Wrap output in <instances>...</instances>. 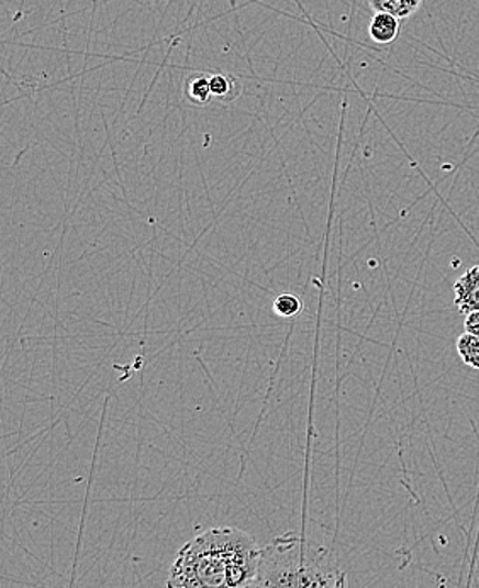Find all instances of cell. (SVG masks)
<instances>
[{
  "mask_svg": "<svg viewBox=\"0 0 479 588\" xmlns=\"http://www.w3.org/2000/svg\"><path fill=\"white\" fill-rule=\"evenodd\" d=\"M260 551L242 529H208L180 547L167 588H244L259 574Z\"/></svg>",
  "mask_w": 479,
  "mask_h": 588,
  "instance_id": "6da1fadb",
  "label": "cell"
},
{
  "mask_svg": "<svg viewBox=\"0 0 479 588\" xmlns=\"http://www.w3.org/2000/svg\"><path fill=\"white\" fill-rule=\"evenodd\" d=\"M257 578L264 588H348L332 550L297 531L263 547Z\"/></svg>",
  "mask_w": 479,
  "mask_h": 588,
  "instance_id": "7a4b0ae2",
  "label": "cell"
},
{
  "mask_svg": "<svg viewBox=\"0 0 479 588\" xmlns=\"http://www.w3.org/2000/svg\"><path fill=\"white\" fill-rule=\"evenodd\" d=\"M454 304L463 315L479 310V266L469 267L454 285Z\"/></svg>",
  "mask_w": 479,
  "mask_h": 588,
  "instance_id": "3957f363",
  "label": "cell"
},
{
  "mask_svg": "<svg viewBox=\"0 0 479 588\" xmlns=\"http://www.w3.org/2000/svg\"><path fill=\"white\" fill-rule=\"evenodd\" d=\"M211 74H204V71H192L183 80V98L186 101L191 102L192 106H208L213 101V95H211Z\"/></svg>",
  "mask_w": 479,
  "mask_h": 588,
  "instance_id": "277c9868",
  "label": "cell"
},
{
  "mask_svg": "<svg viewBox=\"0 0 479 588\" xmlns=\"http://www.w3.org/2000/svg\"><path fill=\"white\" fill-rule=\"evenodd\" d=\"M401 20L386 12H376L369 23V36L378 45H390L400 36Z\"/></svg>",
  "mask_w": 479,
  "mask_h": 588,
  "instance_id": "5b68a950",
  "label": "cell"
},
{
  "mask_svg": "<svg viewBox=\"0 0 479 588\" xmlns=\"http://www.w3.org/2000/svg\"><path fill=\"white\" fill-rule=\"evenodd\" d=\"M211 95L220 102H232L242 95V82L232 74H211Z\"/></svg>",
  "mask_w": 479,
  "mask_h": 588,
  "instance_id": "8992f818",
  "label": "cell"
},
{
  "mask_svg": "<svg viewBox=\"0 0 479 588\" xmlns=\"http://www.w3.org/2000/svg\"><path fill=\"white\" fill-rule=\"evenodd\" d=\"M367 2L376 12H386L398 20H406L419 11L423 0H367Z\"/></svg>",
  "mask_w": 479,
  "mask_h": 588,
  "instance_id": "52a82bcc",
  "label": "cell"
},
{
  "mask_svg": "<svg viewBox=\"0 0 479 588\" xmlns=\"http://www.w3.org/2000/svg\"><path fill=\"white\" fill-rule=\"evenodd\" d=\"M456 348L463 363L479 371V337L465 332L457 339Z\"/></svg>",
  "mask_w": 479,
  "mask_h": 588,
  "instance_id": "ba28073f",
  "label": "cell"
},
{
  "mask_svg": "<svg viewBox=\"0 0 479 588\" xmlns=\"http://www.w3.org/2000/svg\"><path fill=\"white\" fill-rule=\"evenodd\" d=\"M274 310L278 311L279 315L285 317V319H291V317L300 315L303 311V301L292 292H285L274 301Z\"/></svg>",
  "mask_w": 479,
  "mask_h": 588,
  "instance_id": "9c48e42d",
  "label": "cell"
},
{
  "mask_svg": "<svg viewBox=\"0 0 479 588\" xmlns=\"http://www.w3.org/2000/svg\"><path fill=\"white\" fill-rule=\"evenodd\" d=\"M465 330L468 334L479 337V310L465 317Z\"/></svg>",
  "mask_w": 479,
  "mask_h": 588,
  "instance_id": "30bf717a",
  "label": "cell"
},
{
  "mask_svg": "<svg viewBox=\"0 0 479 588\" xmlns=\"http://www.w3.org/2000/svg\"><path fill=\"white\" fill-rule=\"evenodd\" d=\"M244 588H264V585L260 584L259 578H255V580L248 581Z\"/></svg>",
  "mask_w": 479,
  "mask_h": 588,
  "instance_id": "8fae6325",
  "label": "cell"
}]
</instances>
